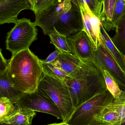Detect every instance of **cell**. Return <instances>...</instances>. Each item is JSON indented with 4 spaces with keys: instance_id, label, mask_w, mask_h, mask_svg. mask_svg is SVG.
<instances>
[{
    "instance_id": "3",
    "label": "cell",
    "mask_w": 125,
    "mask_h": 125,
    "mask_svg": "<svg viewBox=\"0 0 125 125\" xmlns=\"http://www.w3.org/2000/svg\"><path fill=\"white\" fill-rule=\"evenodd\" d=\"M37 91L51 100L58 108L65 122L74 110L71 96L65 81L43 73Z\"/></svg>"
},
{
    "instance_id": "21",
    "label": "cell",
    "mask_w": 125,
    "mask_h": 125,
    "mask_svg": "<svg viewBox=\"0 0 125 125\" xmlns=\"http://www.w3.org/2000/svg\"><path fill=\"white\" fill-rule=\"evenodd\" d=\"M17 106L6 97H0V123H3L16 111Z\"/></svg>"
},
{
    "instance_id": "17",
    "label": "cell",
    "mask_w": 125,
    "mask_h": 125,
    "mask_svg": "<svg viewBox=\"0 0 125 125\" xmlns=\"http://www.w3.org/2000/svg\"><path fill=\"white\" fill-rule=\"evenodd\" d=\"M101 34L104 43L115 61L125 72V55L117 48L102 25L101 26Z\"/></svg>"
},
{
    "instance_id": "31",
    "label": "cell",
    "mask_w": 125,
    "mask_h": 125,
    "mask_svg": "<svg viewBox=\"0 0 125 125\" xmlns=\"http://www.w3.org/2000/svg\"><path fill=\"white\" fill-rule=\"evenodd\" d=\"M28 0L29 1V2H30L31 4L32 5V0Z\"/></svg>"
},
{
    "instance_id": "24",
    "label": "cell",
    "mask_w": 125,
    "mask_h": 125,
    "mask_svg": "<svg viewBox=\"0 0 125 125\" xmlns=\"http://www.w3.org/2000/svg\"><path fill=\"white\" fill-rule=\"evenodd\" d=\"M64 0H32V11L35 15L38 14L45 10L59 3Z\"/></svg>"
},
{
    "instance_id": "23",
    "label": "cell",
    "mask_w": 125,
    "mask_h": 125,
    "mask_svg": "<svg viewBox=\"0 0 125 125\" xmlns=\"http://www.w3.org/2000/svg\"><path fill=\"white\" fill-rule=\"evenodd\" d=\"M103 71L107 89L116 99L121 94L122 90L112 76L107 71Z\"/></svg>"
},
{
    "instance_id": "16",
    "label": "cell",
    "mask_w": 125,
    "mask_h": 125,
    "mask_svg": "<svg viewBox=\"0 0 125 125\" xmlns=\"http://www.w3.org/2000/svg\"><path fill=\"white\" fill-rule=\"evenodd\" d=\"M116 0H102V8L100 15V20L106 31L114 30L113 17Z\"/></svg>"
},
{
    "instance_id": "13",
    "label": "cell",
    "mask_w": 125,
    "mask_h": 125,
    "mask_svg": "<svg viewBox=\"0 0 125 125\" xmlns=\"http://www.w3.org/2000/svg\"><path fill=\"white\" fill-rule=\"evenodd\" d=\"M82 62L77 56L72 53L61 52L52 63L71 77Z\"/></svg>"
},
{
    "instance_id": "28",
    "label": "cell",
    "mask_w": 125,
    "mask_h": 125,
    "mask_svg": "<svg viewBox=\"0 0 125 125\" xmlns=\"http://www.w3.org/2000/svg\"><path fill=\"white\" fill-rule=\"evenodd\" d=\"M9 62V60H6L4 58L3 56L2 55L1 50L0 51V70H3L6 69L7 64Z\"/></svg>"
},
{
    "instance_id": "29",
    "label": "cell",
    "mask_w": 125,
    "mask_h": 125,
    "mask_svg": "<svg viewBox=\"0 0 125 125\" xmlns=\"http://www.w3.org/2000/svg\"><path fill=\"white\" fill-rule=\"evenodd\" d=\"M69 125V124H67L66 123V122H62L61 123H53V124H49V125Z\"/></svg>"
},
{
    "instance_id": "5",
    "label": "cell",
    "mask_w": 125,
    "mask_h": 125,
    "mask_svg": "<svg viewBox=\"0 0 125 125\" xmlns=\"http://www.w3.org/2000/svg\"><path fill=\"white\" fill-rule=\"evenodd\" d=\"M37 28L34 22L25 18L19 19L7 33L6 49L12 56L29 49L32 42L37 39Z\"/></svg>"
},
{
    "instance_id": "10",
    "label": "cell",
    "mask_w": 125,
    "mask_h": 125,
    "mask_svg": "<svg viewBox=\"0 0 125 125\" xmlns=\"http://www.w3.org/2000/svg\"><path fill=\"white\" fill-rule=\"evenodd\" d=\"M73 54L82 61L95 62V49L91 41L84 31H80L68 37Z\"/></svg>"
},
{
    "instance_id": "18",
    "label": "cell",
    "mask_w": 125,
    "mask_h": 125,
    "mask_svg": "<svg viewBox=\"0 0 125 125\" xmlns=\"http://www.w3.org/2000/svg\"><path fill=\"white\" fill-rule=\"evenodd\" d=\"M48 36L50 39L51 44L55 46L56 50L62 53L73 54L72 47L67 37L59 33L54 27L53 31Z\"/></svg>"
},
{
    "instance_id": "7",
    "label": "cell",
    "mask_w": 125,
    "mask_h": 125,
    "mask_svg": "<svg viewBox=\"0 0 125 125\" xmlns=\"http://www.w3.org/2000/svg\"><path fill=\"white\" fill-rule=\"evenodd\" d=\"M95 59L103 70H106L114 78L122 91H125V72L123 71L107 48L100 35Z\"/></svg>"
},
{
    "instance_id": "27",
    "label": "cell",
    "mask_w": 125,
    "mask_h": 125,
    "mask_svg": "<svg viewBox=\"0 0 125 125\" xmlns=\"http://www.w3.org/2000/svg\"><path fill=\"white\" fill-rule=\"evenodd\" d=\"M61 53V52L59 51L56 50L55 51L50 53L46 59L45 60H41V61L45 63H52L55 61Z\"/></svg>"
},
{
    "instance_id": "4",
    "label": "cell",
    "mask_w": 125,
    "mask_h": 125,
    "mask_svg": "<svg viewBox=\"0 0 125 125\" xmlns=\"http://www.w3.org/2000/svg\"><path fill=\"white\" fill-rule=\"evenodd\" d=\"M114 100V96L106 89L75 109L65 122L72 125H100L95 120V116Z\"/></svg>"
},
{
    "instance_id": "1",
    "label": "cell",
    "mask_w": 125,
    "mask_h": 125,
    "mask_svg": "<svg viewBox=\"0 0 125 125\" xmlns=\"http://www.w3.org/2000/svg\"><path fill=\"white\" fill-rule=\"evenodd\" d=\"M65 82L74 109L107 89L103 71L97 62H92L82 61L73 75L68 76Z\"/></svg>"
},
{
    "instance_id": "19",
    "label": "cell",
    "mask_w": 125,
    "mask_h": 125,
    "mask_svg": "<svg viewBox=\"0 0 125 125\" xmlns=\"http://www.w3.org/2000/svg\"><path fill=\"white\" fill-rule=\"evenodd\" d=\"M95 121L100 125H120V119L117 113L106 108L94 116Z\"/></svg>"
},
{
    "instance_id": "15",
    "label": "cell",
    "mask_w": 125,
    "mask_h": 125,
    "mask_svg": "<svg viewBox=\"0 0 125 125\" xmlns=\"http://www.w3.org/2000/svg\"><path fill=\"white\" fill-rule=\"evenodd\" d=\"M16 106L17 110L15 112L3 123L16 125H31L33 119L36 115V112L29 109Z\"/></svg>"
},
{
    "instance_id": "25",
    "label": "cell",
    "mask_w": 125,
    "mask_h": 125,
    "mask_svg": "<svg viewBox=\"0 0 125 125\" xmlns=\"http://www.w3.org/2000/svg\"><path fill=\"white\" fill-rule=\"evenodd\" d=\"M73 4L78 6L79 4L87 3L92 12L98 18H100L102 8V3L98 0H70Z\"/></svg>"
},
{
    "instance_id": "11",
    "label": "cell",
    "mask_w": 125,
    "mask_h": 125,
    "mask_svg": "<svg viewBox=\"0 0 125 125\" xmlns=\"http://www.w3.org/2000/svg\"><path fill=\"white\" fill-rule=\"evenodd\" d=\"M25 10H33L28 0H0V24H15L19 13Z\"/></svg>"
},
{
    "instance_id": "32",
    "label": "cell",
    "mask_w": 125,
    "mask_h": 125,
    "mask_svg": "<svg viewBox=\"0 0 125 125\" xmlns=\"http://www.w3.org/2000/svg\"><path fill=\"white\" fill-rule=\"evenodd\" d=\"M125 125V122H124L123 123H122V124H121V125Z\"/></svg>"
},
{
    "instance_id": "2",
    "label": "cell",
    "mask_w": 125,
    "mask_h": 125,
    "mask_svg": "<svg viewBox=\"0 0 125 125\" xmlns=\"http://www.w3.org/2000/svg\"><path fill=\"white\" fill-rule=\"evenodd\" d=\"M6 71L14 87L23 93L36 91L43 73L40 59L29 48L12 56Z\"/></svg>"
},
{
    "instance_id": "22",
    "label": "cell",
    "mask_w": 125,
    "mask_h": 125,
    "mask_svg": "<svg viewBox=\"0 0 125 125\" xmlns=\"http://www.w3.org/2000/svg\"><path fill=\"white\" fill-rule=\"evenodd\" d=\"M40 62L43 72L49 76L64 81L67 77L69 76L64 71L52 63L43 62L40 59Z\"/></svg>"
},
{
    "instance_id": "14",
    "label": "cell",
    "mask_w": 125,
    "mask_h": 125,
    "mask_svg": "<svg viewBox=\"0 0 125 125\" xmlns=\"http://www.w3.org/2000/svg\"><path fill=\"white\" fill-rule=\"evenodd\" d=\"M23 93L16 89L7 75L6 69L0 70V97H6L15 105Z\"/></svg>"
},
{
    "instance_id": "12",
    "label": "cell",
    "mask_w": 125,
    "mask_h": 125,
    "mask_svg": "<svg viewBox=\"0 0 125 125\" xmlns=\"http://www.w3.org/2000/svg\"><path fill=\"white\" fill-rule=\"evenodd\" d=\"M83 23L84 31L89 36L94 48L97 50L98 40L100 35L101 26L102 25L100 18L92 12L87 3L79 4Z\"/></svg>"
},
{
    "instance_id": "26",
    "label": "cell",
    "mask_w": 125,
    "mask_h": 125,
    "mask_svg": "<svg viewBox=\"0 0 125 125\" xmlns=\"http://www.w3.org/2000/svg\"><path fill=\"white\" fill-rule=\"evenodd\" d=\"M125 14V0H116L112 20L115 27Z\"/></svg>"
},
{
    "instance_id": "9",
    "label": "cell",
    "mask_w": 125,
    "mask_h": 125,
    "mask_svg": "<svg viewBox=\"0 0 125 125\" xmlns=\"http://www.w3.org/2000/svg\"><path fill=\"white\" fill-rule=\"evenodd\" d=\"M54 27L58 32L68 37L82 31L83 23L80 8L72 3L71 9L61 16Z\"/></svg>"
},
{
    "instance_id": "33",
    "label": "cell",
    "mask_w": 125,
    "mask_h": 125,
    "mask_svg": "<svg viewBox=\"0 0 125 125\" xmlns=\"http://www.w3.org/2000/svg\"><path fill=\"white\" fill-rule=\"evenodd\" d=\"M99 0L100 2H101V3H102V0Z\"/></svg>"
},
{
    "instance_id": "8",
    "label": "cell",
    "mask_w": 125,
    "mask_h": 125,
    "mask_svg": "<svg viewBox=\"0 0 125 125\" xmlns=\"http://www.w3.org/2000/svg\"><path fill=\"white\" fill-rule=\"evenodd\" d=\"M72 6L70 0H64L35 15L34 22L42 29L44 34L48 35L53 31L54 25L61 16L69 11Z\"/></svg>"
},
{
    "instance_id": "6",
    "label": "cell",
    "mask_w": 125,
    "mask_h": 125,
    "mask_svg": "<svg viewBox=\"0 0 125 125\" xmlns=\"http://www.w3.org/2000/svg\"><path fill=\"white\" fill-rule=\"evenodd\" d=\"M15 105L34 111L48 114L58 119L63 120L61 113L56 104L37 90L31 93H23Z\"/></svg>"
},
{
    "instance_id": "30",
    "label": "cell",
    "mask_w": 125,
    "mask_h": 125,
    "mask_svg": "<svg viewBox=\"0 0 125 125\" xmlns=\"http://www.w3.org/2000/svg\"><path fill=\"white\" fill-rule=\"evenodd\" d=\"M0 125H12L10 124H7L6 123H0Z\"/></svg>"
},
{
    "instance_id": "20",
    "label": "cell",
    "mask_w": 125,
    "mask_h": 125,
    "mask_svg": "<svg viewBox=\"0 0 125 125\" xmlns=\"http://www.w3.org/2000/svg\"><path fill=\"white\" fill-rule=\"evenodd\" d=\"M115 34L111 38L117 48L125 55V14L116 26Z\"/></svg>"
}]
</instances>
